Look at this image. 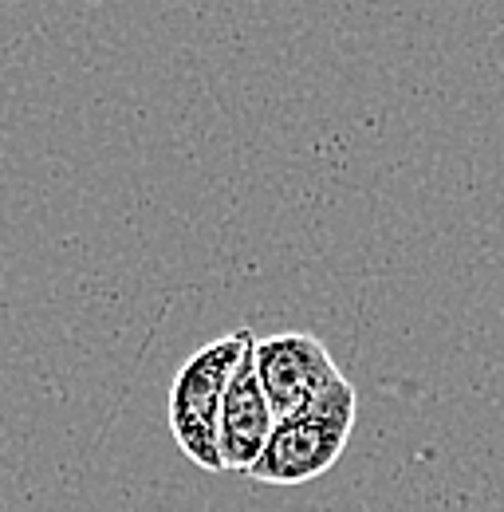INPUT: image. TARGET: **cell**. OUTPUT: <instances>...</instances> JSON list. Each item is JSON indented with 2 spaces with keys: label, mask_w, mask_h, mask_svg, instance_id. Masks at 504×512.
Returning a JSON list of instances; mask_svg holds the SVG:
<instances>
[{
  "label": "cell",
  "mask_w": 504,
  "mask_h": 512,
  "mask_svg": "<svg viewBox=\"0 0 504 512\" xmlns=\"http://www.w3.org/2000/svg\"><path fill=\"white\" fill-rule=\"evenodd\" d=\"M272 426H276V414H272V402H268L264 386L256 379L252 347H249V355L233 371L229 390H225V402H221V422H217L221 469L252 473V465L260 461V453H264L268 438H272Z\"/></svg>",
  "instance_id": "4"
},
{
  "label": "cell",
  "mask_w": 504,
  "mask_h": 512,
  "mask_svg": "<svg viewBox=\"0 0 504 512\" xmlns=\"http://www.w3.org/2000/svg\"><path fill=\"white\" fill-rule=\"evenodd\" d=\"M252 339L256 335L249 327H241V331H229V335L197 347L170 383V434L189 461L205 473H225L221 449H217L221 402H225L233 371L249 355Z\"/></svg>",
  "instance_id": "2"
},
{
  "label": "cell",
  "mask_w": 504,
  "mask_h": 512,
  "mask_svg": "<svg viewBox=\"0 0 504 512\" xmlns=\"http://www.w3.org/2000/svg\"><path fill=\"white\" fill-rule=\"evenodd\" d=\"M355 414H359V394L347 379H339L308 406L276 418L272 438L249 477L260 485H304L323 477L351 442Z\"/></svg>",
  "instance_id": "1"
},
{
  "label": "cell",
  "mask_w": 504,
  "mask_h": 512,
  "mask_svg": "<svg viewBox=\"0 0 504 512\" xmlns=\"http://www.w3.org/2000/svg\"><path fill=\"white\" fill-rule=\"evenodd\" d=\"M252 367H256V379L264 386L276 418L308 406L312 398H319L323 390H331L343 379L331 351L308 331H284V335L256 339Z\"/></svg>",
  "instance_id": "3"
}]
</instances>
